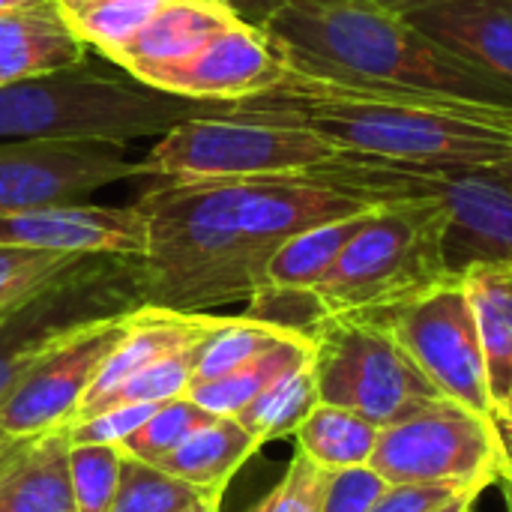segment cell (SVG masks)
Returning a JSON list of instances; mask_svg holds the SVG:
<instances>
[{"mask_svg":"<svg viewBox=\"0 0 512 512\" xmlns=\"http://www.w3.org/2000/svg\"><path fill=\"white\" fill-rule=\"evenodd\" d=\"M399 198H414L402 165L351 153L303 174L165 180L135 198L147 219L141 303L195 315L249 303L285 240Z\"/></svg>","mask_w":512,"mask_h":512,"instance_id":"obj_1","label":"cell"},{"mask_svg":"<svg viewBox=\"0 0 512 512\" xmlns=\"http://www.w3.org/2000/svg\"><path fill=\"white\" fill-rule=\"evenodd\" d=\"M288 72L512 108V87L372 0H273L255 21Z\"/></svg>","mask_w":512,"mask_h":512,"instance_id":"obj_2","label":"cell"},{"mask_svg":"<svg viewBox=\"0 0 512 512\" xmlns=\"http://www.w3.org/2000/svg\"><path fill=\"white\" fill-rule=\"evenodd\" d=\"M315 129L339 153L414 168H498L512 159V108L429 93L375 90L288 72L237 102Z\"/></svg>","mask_w":512,"mask_h":512,"instance_id":"obj_3","label":"cell"},{"mask_svg":"<svg viewBox=\"0 0 512 512\" xmlns=\"http://www.w3.org/2000/svg\"><path fill=\"white\" fill-rule=\"evenodd\" d=\"M234 102H201L156 90L132 75L84 63L0 87V141H81L126 147L165 135L186 120L228 111Z\"/></svg>","mask_w":512,"mask_h":512,"instance_id":"obj_4","label":"cell"},{"mask_svg":"<svg viewBox=\"0 0 512 512\" xmlns=\"http://www.w3.org/2000/svg\"><path fill=\"white\" fill-rule=\"evenodd\" d=\"M438 198L414 195L381 204L312 288L327 315H375L402 306L453 276L441 255Z\"/></svg>","mask_w":512,"mask_h":512,"instance_id":"obj_5","label":"cell"},{"mask_svg":"<svg viewBox=\"0 0 512 512\" xmlns=\"http://www.w3.org/2000/svg\"><path fill=\"white\" fill-rule=\"evenodd\" d=\"M339 156L327 138L294 117L234 102L222 114L186 120L165 132L141 159V171L171 183L246 180L315 171Z\"/></svg>","mask_w":512,"mask_h":512,"instance_id":"obj_6","label":"cell"},{"mask_svg":"<svg viewBox=\"0 0 512 512\" xmlns=\"http://www.w3.org/2000/svg\"><path fill=\"white\" fill-rule=\"evenodd\" d=\"M312 342L318 399L357 411L378 429L444 396L411 354L369 318L327 315Z\"/></svg>","mask_w":512,"mask_h":512,"instance_id":"obj_7","label":"cell"},{"mask_svg":"<svg viewBox=\"0 0 512 512\" xmlns=\"http://www.w3.org/2000/svg\"><path fill=\"white\" fill-rule=\"evenodd\" d=\"M138 306H144L138 258L87 255L33 297L0 312V399L69 333Z\"/></svg>","mask_w":512,"mask_h":512,"instance_id":"obj_8","label":"cell"},{"mask_svg":"<svg viewBox=\"0 0 512 512\" xmlns=\"http://www.w3.org/2000/svg\"><path fill=\"white\" fill-rule=\"evenodd\" d=\"M369 465L390 483H450L486 492L504 477L498 420L447 396L381 429Z\"/></svg>","mask_w":512,"mask_h":512,"instance_id":"obj_9","label":"cell"},{"mask_svg":"<svg viewBox=\"0 0 512 512\" xmlns=\"http://www.w3.org/2000/svg\"><path fill=\"white\" fill-rule=\"evenodd\" d=\"M357 318L381 324L447 399L495 417L480 327L462 279H450L402 306Z\"/></svg>","mask_w":512,"mask_h":512,"instance_id":"obj_10","label":"cell"},{"mask_svg":"<svg viewBox=\"0 0 512 512\" xmlns=\"http://www.w3.org/2000/svg\"><path fill=\"white\" fill-rule=\"evenodd\" d=\"M417 195L441 204V255L453 279L474 267L512 264V183L492 168H414Z\"/></svg>","mask_w":512,"mask_h":512,"instance_id":"obj_11","label":"cell"},{"mask_svg":"<svg viewBox=\"0 0 512 512\" xmlns=\"http://www.w3.org/2000/svg\"><path fill=\"white\" fill-rule=\"evenodd\" d=\"M126 315L93 321L42 354L0 399V432L9 438H33L66 426L123 336Z\"/></svg>","mask_w":512,"mask_h":512,"instance_id":"obj_12","label":"cell"},{"mask_svg":"<svg viewBox=\"0 0 512 512\" xmlns=\"http://www.w3.org/2000/svg\"><path fill=\"white\" fill-rule=\"evenodd\" d=\"M141 159L123 147L81 141H0V216L48 204H72L126 177H138Z\"/></svg>","mask_w":512,"mask_h":512,"instance_id":"obj_13","label":"cell"},{"mask_svg":"<svg viewBox=\"0 0 512 512\" xmlns=\"http://www.w3.org/2000/svg\"><path fill=\"white\" fill-rule=\"evenodd\" d=\"M0 246H24L60 255H126L147 252V219L138 204H48L0 216Z\"/></svg>","mask_w":512,"mask_h":512,"instance_id":"obj_14","label":"cell"},{"mask_svg":"<svg viewBox=\"0 0 512 512\" xmlns=\"http://www.w3.org/2000/svg\"><path fill=\"white\" fill-rule=\"evenodd\" d=\"M285 75L288 66L267 33L237 15L189 63L162 75L156 90L201 102H243L273 90Z\"/></svg>","mask_w":512,"mask_h":512,"instance_id":"obj_15","label":"cell"},{"mask_svg":"<svg viewBox=\"0 0 512 512\" xmlns=\"http://www.w3.org/2000/svg\"><path fill=\"white\" fill-rule=\"evenodd\" d=\"M216 324H219V318L210 312L195 315V312H171V309H156V306L132 309L126 315L123 336L117 339L114 351L99 366V372L72 420L96 414L126 378H132L144 366L162 360L165 354H174L195 342H204L216 330Z\"/></svg>","mask_w":512,"mask_h":512,"instance_id":"obj_16","label":"cell"},{"mask_svg":"<svg viewBox=\"0 0 512 512\" xmlns=\"http://www.w3.org/2000/svg\"><path fill=\"white\" fill-rule=\"evenodd\" d=\"M240 12L228 0H168L111 60L132 78L156 81L189 63Z\"/></svg>","mask_w":512,"mask_h":512,"instance_id":"obj_17","label":"cell"},{"mask_svg":"<svg viewBox=\"0 0 512 512\" xmlns=\"http://www.w3.org/2000/svg\"><path fill=\"white\" fill-rule=\"evenodd\" d=\"M408 21L512 87V0H432Z\"/></svg>","mask_w":512,"mask_h":512,"instance_id":"obj_18","label":"cell"},{"mask_svg":"<svg viewBox=\"0 0 512 512\" xmlns=\"http://www.w3.org/2000/svg\"><path fill=\"white\" fill-rule=\"evenodd\" d=\"M87 60V45L54 0L0 12V87L69 69Z\"/></svg>","mask_w":512,"mask_h":512,"instance_id":"obj_19","label":"cell"},{"mask_svg":"<svg viewBox=\"0 0 512 512\" xmlns=\"http://www.w3.org/2000/svg\"><path fill=\"white\" fill-rule=\"evenodd\" d=\"M0 512H75L66 426L36 435L0 477Z\"/></svg>","mask_w":512,"mask_h":512,"instance_id":"obj_20","label":"cell"},{"mask_svg":"<svg viewBox=\"0 0 512 512\" xmlns=\"http://www.w3.org/2000/svg\"><path fill=\"white\" fill-rule=\"evenodd\" d=\"M258 450L261 441L252 432H246L237 417H213L153 465L195 489L222 495L231 477Z\"/></svg>","mask_w":512,"mask_h":512,"instance_id":"obj_21","label":"cell"},{"mask_svg":"<svg viewBox=\"0 0 512 512\" xmlns=\"http://www.w3.org/2000/svg\"><path fill=\"white\" fill-rule=\"evenodd\" d=\"M462 282L477 315L489 393L498 408L512 393V264L474 267Z\"/></svg>","mask_w":512,"mask_h":512,"instance_id":"obj_22","label":"cell"},{"mask_svg":"<svg viewBox=\"0 0 512 512\" xmlns=\"http://www.w3.org/2000/svg\"><path fill=\"white\" fill-rule=\"evenodd\" d=\"M315 354V342L303 333H291L243 363L240 369L216 378V381H201L189 387V399L198 402L204 411L216 417H237L255 396H261L270 384L285 378L288 372L309 366Z\"/></svg>","mask_w":512,"mask_h":512,"instance_id":"obj_23","label":"cell"},{"mask_svg":"<svg viewBox=\"0 0 512 512\" xmlns=\"http://www.w3.org/2000/svg\"><path fill=\"white\" fill-rule=\"evenodd\" d=\"M369 216H372V210L345 216V219H333V222L306 228V231L294 234L291 240H285L267 264L264 288L312 291L330 273V267L339 261V255L354 240V234L366 225Z\"/></svg>","mask_w":512,"mask_h":512,"instance_id":"obj_24","label":"cell"},{"mask_svg":"<svg viewBox=\"0 0 512 512\" xmlns=\"http://www.w3.org/2000/svg\"><path fill=\"white\" fill-rule=\"evenodd\" d=\"M381 429L357 411L318 402L297 426V450L309 456L321 471H342L369 465Z\"/></svg>","mask_w":512,"mask_h":512,"instance_id":"obj_25","label":"cell"},{"mask_svg":"<svg viewBox=\"0 0 512 512\" xmlns=\"http://www.w3.org/2000/svg\"><path fill=\"white\" fill-rule=\"evenodd\" d=\"M318 384L312 363L288 372L276 384H270L261 396H255L240 414V426L252 432L261 444H270L276 438H288L297 432V426L306 420V414L318 405Z\"/></svg>","mask_w":512,"mask_h":512,"instance_id":"obj_26","label":"cell"},{"mask_svg":"<svg viewBox=\"0 0 512 512\" xmlns=\"http://www.w3.org/2000/svg\"><path fill=\"white\" fill-rule=\"evenodd\" d=\"M291 333L294 330H282L276 324L249 318V315L219 318L216 330L198 348L192 384L216 381V378L240 369L243 363H249L252 357H258L261 351H267L270 345H276L279 339H285Z\"/></svg>","mask_w":512,"mask_h":512,"instance_id":"obj_27","label":"cell"},{"mask_svg":"<svg viewBox=\"0 0 512 512\" xmlns=\"http://www.w3.org/2000/svg\"><path fill=\"white\" fill-rule=\"evenodd\" d=\"M165 3L168 0H87L63 15L87 48L111 60Z\"/></svg>","mask_w":512,"mask_h":512,"instance_id":"obj_28","label":"cell"},{"mask_svg":"<svg viewBox=\"0 0 512 512\" xmlns=\"http://www.w3.org/2000/svg\"><path fill=\"white\" fill-rule=\"evenodd\" d=\"M204 495H216V492L195 489L159 471L156 465H147L123 453L120 489H117L111 512H180L192 507L195 501H201Z\"/></svg>","mask_w":512,"mask_h":512,"instance_id":"obj_29","label":"cell"},{"mask_svg":"<svg viewBox=\"0 0 512 512\" xmlns=\"http://www.w3.org/2000/svg\"><path fill=\"white\" fill-rule=\"evenodd\" d=\"M216 414L204 411L198 402H192L189 396H177L171 402H162L123 444L120 450L132 459H141L147 465H153L156 459H162L165 453H171L174 447H180L195 429H201L204 423H210Z\"/></svg>","mask_w":512,"mask_h":512,"instance_id":"obj_30","label":"cell"},{"mask_svg":"<svg viewBox=\"0 0 512 512\" xmlns=\"http://www.w3.org/2000/svg\"><path fill=\"white\" fill-rule=\"evenodd\" d=\"M123 474V450L111 444H69L75 512H111Z\"/></svg>","mask_w":512,"mask_h":512,"instance_id":"obj_31","label":"cell"},{"mask_svg":"<svg viewBox=\"0 0 512 512\" xmlns=\"http://www.w3.org/2000/svg\"><path fill=\"white\" fill-rule=\"evenodd\" d=\"M201 342L186 345L174 354H165L162 360L144 366L132 378H126L102 408L108 405H162L177 396H186L192 387V372H195V357H198ZM99 408V411H102Z\"/></svg>","mask_w":512,"mask_h":512,"instance_id":"obj_32","label":"cell"},{"mask_svg":"<svg viewBox=\"0 0 512 512\" xmlns=\"http://www.w3.org/2000/svg\"><path fill=\"white\" fill-rule=\"evenodd\" d=\"M87 255H60L24 246H0V312L33 297Z\"/></svg>","mask_w":512,"mask_h":512,"instance_id":"obj_33","label":"cell"},{"mask_svg":"<svg viewBox=\"0 0 512 512\" xmlns=\"http://www.w3.org/2000/svg\"><path fill=\"white\" fill-rule=\"evenodd\" d=\"M324 474L309 456L294 450L282 480L249 512H321Z\"/></svg>","mask_w":512,"mask_h":512,"instance_id":"obj_34","label":"cell"},{"mask_svg":"<svg viewBox=\"0 0 512 512\" xmlns=\"http://www.w3.org/2000/svg\"><path fill=\"white\" fill-rule=\"evenodd\" d=\"M387 486L390 483L372 465L327 471L321 512H369Z\"/></svg>","mask_w":512,"mask_h":512,"instance_id":"obj_35","label":"cell"},{"mask_svg":"<svg viewBox=\"0 0 512 512\" xmlns=\"http://www.w3.org/2000/svg\"><path fill=\"white\" fill-rule=\"evenodd\" d=\"M159 405H108L90 417L66 423L69 444H111L120 447Z\"/></svg>","mask_w":512,"mask_h":512,"instance_id":"obj_36","label":"cell"},{"mask_svg":"<svg viewBox=\"0 0 512 512\" xmlns=\"http://www.w3.org/2000/svg\"><path fill=\"white\" fill-rule=\"evenodd\" d=\"M459 492L465 489L450 483H396L384 489L369 512H432L453 501Z\"/></svg>","mask_w":512,"mask_h":512,"instance_id":"obj_37","label":"cell"},{"mask_svg":"<svg viewBox=\"0 0 512 512\" xmlns=\"http://www.w3.org/2000/svg\"><path fill=\"white\" fill-rule=\"evenodd\" d=\"M33 438H36V435H33ZM33 438H9V435H0V477L15 465V459L24 453V447H27Z\"/></svg>","mask_w":512,"mask_h":512,"instance_id":"obj_38","label":"cell"},{"mask_svg":"<svg viewBox=\"0 0 512 512\" xmlns=\"http://www.w3.org/2000/svg\"><path fill=\"white\" fill-rule=\"evenodd\" d=\"M480 495H483L480 489H465V492H459L453 501H447L444 507H438V510H432V512H471Z\"/></svg>","mask_w":512,"mask_h":512,"instance_id":"obj_39","label":"cell"},{"mask_svg":"<svg viewBox=\"0 0 512 512\" xmlns=\"http://www.w3.org/2000/svg\"><path fill=\"white\" fill-rule=\"evenodd\" d=\"M375 6H381V9H387V12H393V15H411V12H417V9H423V6H429L432 0H372Z\"/></svg>","mask_w":512,"mask_h":512,"instance_id":"obj_40","label":"cell"},{"mask_svg":"<svg viewBox=\"0 0 512 512\" xmlns=\"http://www.w3.org/2000/svg\"><path fill=\"white\" fill-rule=\"evenodd\" d=\"M228 3H231L234 9L240 6V0H228ZM270 3H273V0H246V9H243V18L255 24V21H258V18H261V15H264V12L270 9Z\"/></svg>","mask_w":512,"mask_h":512,"instance_id":"obj_41","label":"cell"},{"mask_svg":"<svg viewBox=\"0 0 512 512\" xmlns=\"http://www.w3.org/2000/svg\"><path fill=\"white\" fill-rule=\"evenodd\" d=\"M498 420V417H495ZM498 432H501V441H504V456H507V465H504V477L501 480H510L512 483V429L510 426H504L501 420H498Z\"/></svg>","mask_w":512,"mask_h":512,"instance_id":"obj_42","label":"cell"},{"mask_svg":"<svg viewBox=\"0 0 512 512\" xmlns=\"http://www.w3.org/2000/svg\"><path fill=\"white\" fill-rule=\"evenodd\" d=\"M219 501H222V495H204L201 501H195L192 507L180 512H219Z\"/></svg>","mask_w":512,"mask_h":512,"instance_id":"obj_43","label":"cell"},{"mask_svg":"<svg viewBox=\"0 0 512 512\" xmlns=\"http://www.w3.org/2000/svg\"><path fill=\"white\" fill-rule=\"evenodd\" d=\"M495 417H498L504 426H510L512 429V393L504 399V402H501V405H498V408H495Z\"/></svg>","mask_w":512,"mask_h":512,"instance_id":"obj_44","label":"cell"},{"mask_svg":"<svg viewBox=\"0 0 512 512\" xmlns=\"http://www.w3.org/2000/svg\"><path fill=\"white\" fill-rule=\"evenodd\" d=\"M501 180H507V183H512V159L510 162H504V165H498V168H492Z\"/></svg>","mask_w":512,"mask_h":512,"instance_id":"obj_45","label":"cell"},{"mask_svg":"<svg viewBox=\"0 0 512 512\" xmlns=\"http://www.w3.org/2000/svg\"><path fill=\"white\" fill-rule=\"evenodd\" d=\"M27 3H36V0H0V12L18 9V6H27Z\"/></svg>","mask_w":512,"mask_h":512,"instance_id":"obj_46","label":"cell"},{"mask_svg":"<svg viewBox=\"0 0 512 512\" xmlns=\"http://www.w3.org/2000/svg\"><path fill=\"white\" fill-rule=\"evenodd\" d=\"M63 12H69V9H75V6H81V3H87V0H54Z\"/></svg>","mask_w":512,"mask_h":512,"instance_id":"obj_47","label":"cell"},{"mask_svg":"<svg viewBox=\"0 0 512 512\" xmlns=\"http://www.w3.org/2000/svg\"><path fill=\"white\" fill-rule=\"evenodd\" d=\"M0 435H3V432H0Z\"/></svg>","mask_w":512,"mask_h":512,"instance_id":"obj_48","label":"cell"}]
</instances>
